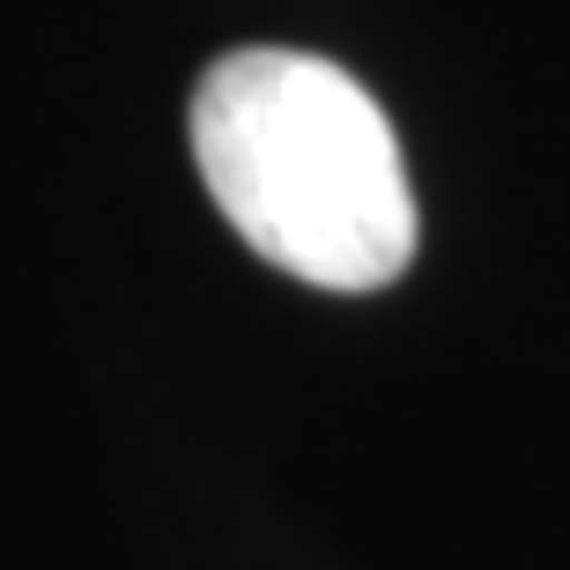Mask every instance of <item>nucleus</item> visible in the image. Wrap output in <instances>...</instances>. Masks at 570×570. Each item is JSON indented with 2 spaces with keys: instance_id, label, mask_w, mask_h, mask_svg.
I'll return each mask as SVG.
<instances>
[{
  "instance_id": "1",
  "label": "nucleus",
  "mask_w": 570,
  "mask_h": 570,
  "mask_svg": "<svg viewBox=\"0 0 570 570\" xmlns=\"http://www.w3.org/2000/svg\"><path fill=\"white\" fill-rule=\"evenodd\" d=\"M193 164L223 223L312 289H385L415 259V186L393 119L318 52H223L193 89Z\"/></svg>"
}]
</instances>
